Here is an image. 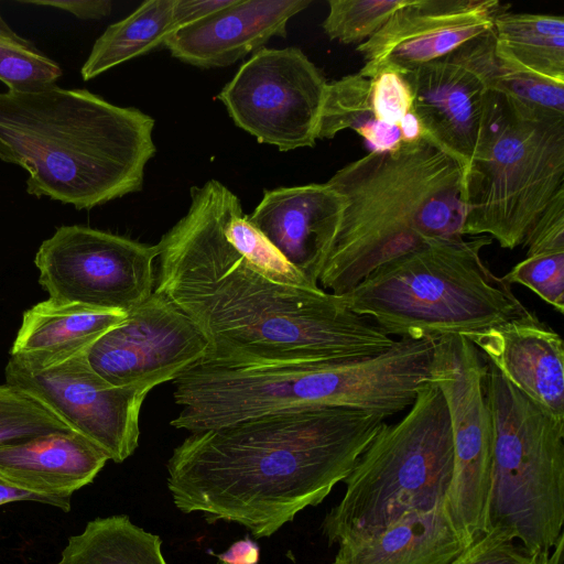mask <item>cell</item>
Wrapping results in <instances>:
<instances>
[{
	"label": "cell",
	"instance_id": "12",
	"mask_svg": "<svg viewBox=\"0 0 564 564\" xmlns=\"http://www.w3.org/2000/svg\"><path fill=\"white\" fill-rule=\"evenodd\" d=\"M327 84L300 48L262 47L217 99L237 127L284 152L315 145Z\"/></svg>",
	"mask_w": 564,
	"mask_h": 564
},
{
	"label": "cell",
	"instance_id": "38",
	"mask_svg": "<svg viewBox=\"0 0 564 564\" xmlns=\"http://www.w3.org/2000/svg\"><path fill=\"white\" fill-rule=\"evenodd\" d=\"M398 127L402 143H414L425 137L424 128L413 110L401 119Z\"/></svg>",
	"mask_w": 564,
	"mask_h": 564
},
{
	"label": "cell",
	"instance_id": "26",
	"mask_svg": "<svg viewBox=\"0 0 564 564\" xmlns=\"http://www.w3.org/2000/svg\"><path fill=\"white\" fill-rule=\"evenodd\" d=\"M377 121L370 78L356 73L327 84L317 139H332L345 129L361 135Z\"/></svg>",
	"mask_w": 564,
	"mask_h": 564
},
{
	"label": "cell",
	"instance_id": "14",
	"mask_svg": "<svg viewBox=\"0 0 564 564\" xmlns=\"http://www.w3.org/2000/svg\"><path fill=\"white\" fill-rule=\"evenodd\" d=\"M207 341L193 321L153 292L87 349L91 368L115 387H154L174 381L203 360Z\"/></svg>",
	"mask_w": 564,
	"mask_h": 564
},
{
	"label": "cell",
	"instance_id": "36",
	"mask_svg": "<svg viewBox=\"0 0 564 564\" xmlns=\"http://www.w3.org/2000/svg\"><path fill=\"white\" fill-rule=\"evenodd\" d=\"M17 501H34L57 507L67 512L70 509V498H48L15 488L0 479V506Z\"/></svg>",
	"mask_w": 564,
	"mask_h": 564
},
{
	"label": "cell",
	"instance_id": "20",
	"mask_svg": "<svg viewBox=\"0 0 564 564\" xmlns=\"http://www.w3.org/2000/svg\"><path fill=\"white\" fill-rule=\"evenodd\" d=\"M467 545L445 500L373 534L338 544L333 564H449Z\"/></svg>",
	"mask_w": 564,
	"mask_h": 564
},
{
	"label": "cell",
	"instance_id": "1",
	"mask_svg": "<svg viewBox=\"0 0 564 564\" xmlns=\"http://www.w3.org/2000/svg\"><path fill=\"white\" fill-rule=\"evenodd\" d=\"M239 198L216 180L191 188L187 213L158 243L154 291L184 312L207 341L203 360L223 366L371 356L395 341L340 296L276 283L229 242Z\"/></svg>",
	"mask_w": 564,
	"mask_h": 564
},
{
	"label": "cell",
	"instance_id": "37",
	"mask_svg": "<svg viewBox=\"0 0 564 564\" xmlns=\"http://www.w3.org/2000/svg\"><path fill=\"white\" fill-rule=\"evenodd\" d=\"M260 549L256 542L246 538L230 545V547L217 557L226 564H258Z\"/></svg>",
	"mask_w": 564,
	"mask_h": 564
},
{
	"label": "cell",
	"instance_id": "15",
	"mask_svg": "<svg viewBox=\"0 0 564 564\" xmlns=\"http://www.w3.org/2000/svg\"><path fill=\"white\" fill-rule=\"evenodd\" d=\"M509 6L497 0H408L369 40L358 44L372 78L383 68L404 74L489 33Z\"/></svg>",
	"mask_w": 564,
	"mask_h": 564
},
{
	"label": "cell",
	"instance_id": "40",
	"mask_svg": "<svg viewBox=\"0 0 564 564\" xmlns=\"http://www.w3.org/2000/svg\"><path fill=\"white\" fill-rule=\"evenodd\" d=\"M224 564H226V563H224Z\"/></svg>",
	"mask_w": 564,
	"mask_h": 564
},
{
	"label": "cell",
	"instance_id": "18",
	"mask_svg": "<svg viewBox=\"0 0 564 564\" xmlns=\"http://www.w3.org/2000/svg\"><path fill=\"white\" fill-rule=\"evenodd\" d=\"M310 0H235L212 15L177 30L165 47L175 58L203 68L228 66L285 36L289 21Z\"/></svg>",
	"mask_w": 564,
	"mask_h": 564
},
{
	"label": "cell",
	"instance_id": "16",
	"mask_svg": "<svg viewBox=\"0 0 564 564\" xmlns=\"http://www.w3.org/2000/svg\"><path fill=\"white\" fill-rule=\"evenodd\" d=\"M345 198L328 183L264 191L247 215L283 257L312 282L338 229Z\"/></svg>",
	"mask_w": 564,
	"mask_h": 564
},
{
	"label": "cell",
	"instance_id": "13",
	"mask_svg": "<svg viewBox=\"0 0 564 564\" xmlns=\"http://www.w3.org/2000/svg\"><path fill=\"white\" fill-rule=\"evenodd\" d=\"M492 30L452 53L401 74L425 137L468 169L489 126L498 93Z\"/></svg>",
	"mask_w": 564,
	"mask_h": 564
},
{
	"label": "cell",
	"instance_id": "33",
	"mask_svg": "<svg viewBox=\"0 0 564 564\" xmlns=\"http://www.w3.org/2000/svg\"><path fill=\"white\" fill-rule=\"evenodd\" d=\"M371 79V104L377 120L398 126L412 111L413 96L404 77L390 68L379 70Z\"/></svg>",
	"mask_w": 564,
	"mask_h": 564
},
{
	"label": "cell",
	"instance_id": "30",
	"mask_svg": "<svg viewBox=\"0 0 564 564\" xmlns=\"http://www.w3.org/2000/svg\"><path fill=\"white\" fill-rule=\"evenodd\" d=\"M62 74L58 64L28 40L17 42L0 37V80L9 90H39L55 85Z\"/></svg>",
	"mask_w": 564,
	"mask_h": 564
},
{
	"label": "cell",
	"instance_id": "8",
	"mask_svg": "<svg viewBox=\"0 0 564 564\" xmlns=\"http://www.w3.org/2000/svg\"><path fill=\"white\" fill-rule=\"evenodd\" d=\"M485 359L492 425L489 529L507 531L546 562L563 538L564 419L545 412Z\"/></svg>",
	"mask_w": 564,
	"mask_h": 564
},
{
	"label": "cell",
	"instance_id": "39",
	"mask_svg": "<svg viewBox=\"0 0 564 564\" xmlns=\"http://www.w3.org/2000/svg\"><path fill=\"white\" fill-rule=\"evenodd\" d=\"M0 37L17 41V42H24L26 41L22 36L18 35L2 19L0 14Z\"/></svg>",
	"mask_w": 564,
	"mask_h": 564
},
{
	"label": "cell",
	"instance_id": "21",
	"mask_svg": "<svg viewBox=\"0 0 564 564\" xmlns=\"http://www.w3.org/2000/svg\"><path fill=\"white\" fill-rule=\"evenodd\" d=\"M126 316L47 299L23 313L10 355L57 354L89 347Z\"/></svg>",
	"mask_w": 564,
	"mask_h": 564
},
{
	"label": "cell",
	"instance_id": "19",
	"mask_svg": "<svg viewBox=\"0 0 564 564\" xmlns=\"http://www.w3.org/2000/svg\"><path fill=\"white\" fill-rule=\"evenodd\" d=\"M108 456L74 431L0 444V479L48 498L67 499L94 481Z\"/></svg>",
	"mask_w": 564,
	"mask_h": 564
},
{
	"label": "cell",
	"instance_id": "27",
	"mask_svg": "<svg viewBox=\"0 0 564 564\" xmlns=\"http://www.w3.org/2000/svg\"><path fill=\"white\" fill-rule=\"evenodd\" d=\"M225 234L235 249L262 275L284 285L316 289L299 269L292 265L283 254L256 228L238 207L227 221Z\"/></svg>",
	"mask_w": 564,
	"mask_h": 564
},
{
	"label": "cell",
	"instance_id": "6",
	"mask_svg": "<svg viewBox=\"0 0 564 564\" xmlns=\"http://www.w3.org/2000/svg\"><path fill=\"white\" fill-rule=\"evenodd\" d=\"M453 465L449 413L430 379L405 415L384 422L359 456L344 480L343 498L323 521L324 535L340 544L435 508L446 500Z\"/></svg>",
	"mask_w": 564,
	"mask_h": 564
},
{
	"label": "cell",
	"instance_id": "23",
	"mask_svg": "<svg viewBox=\"0 0 564 564\" xmlns=\"http://www.w3.org/2000/svg\"><path fill=\"white\" fill-rule=\"evenodd\" d=\"M527 256L502 279L530 289L557 313H564V188L528 232Z\"/></svg>",
	"mask_w": 564,
	"mask_h": 564
},
{
	"label": "cell",
	"instance_id": "11",
	"mask_svg": "<svg viewBox=\"0 0 564 564\" xmlns=\"http://www.w3.org/2000/svg\"><path fill=\"white\" fill-rule=\"evenodd\" d=\"M158 245L82 225L61 226L34 258L48 299L128 313L153 292Z\"/></svg>",
	"mask_w": 564,
	"mask_h": 564
},
{
	"label": "cell",
	"instance_id": "29",
	"mask_svg": "<svg viewBox=\"0 0 564 564\" xmlns=\"http://www.w3.org/2000/svg\"><path fill=\"white\" fill-rule=\"evenodd\" d=\"M408 0H332L322 23L330 40L361 44L373 36Z\"/></svg>",
	"mask_w": 564,
	"mask_h": 564
},
{
	"label": "cell",
	"instance_id": "28",
	"mask_svg": "<svg viewBox=\"0 0 564 564\" xmlns=\"http://www.w3.org/2000/svg\"><path fill=\"white\" fill-rule=\"evenodd\" d=\"M56 431H73L51 408L26 391L0 384V444Z\"/></svg>",
	"mask_w": 564,
	"mask_h": 564
},
{
	"label": "cell",
	"instance_id": "31",
	"mask_svg": "<svg viewBox=\"0 0 564 564\" xmlns=\"http://www.w3.org/2000/svg\"><path fill=\"white\" fill-rule=\"evenodd\" d=\"M497 62L495 90L498 94L533 111L564 117V84L517 72Z\"/></svg>",
	"mask_w": 564,
	"mask_h": 564
},
{
	"label": "cell",
	"instance_id": "25",
	"mask_svg": "<svg viewBox=\"0 0 564 564\" xmlns=\"http://www.w3.org/2000/svg\"><path fill=\"white\" fill-rule=\"evenodd\" d=\"M159 535L133 524L128 516L96 518L68 538L56 564H166Z\"/></svg>",
	"mask_w": 564,
	"mask_h": 564
},
{
	"label": "cell",
	"instance_id": "4",
	"mask_svg": "<svg viewBox=\"0 0 564 564\" xmlns=\"http://www.w3.org/2000/svg\"><path fill=\"white\" fill-rule=\"evenodd\" d=\"M463 182L462 164L426 137L343 166L327 182L346 207L318 285L341 295L429 240L462 236Z\"/></svg>",
	"mask_w": 564,
	"mask_h": 564
},
{
	"label": "cell",
	"instance_id": "9",
	"mask_svg": "<svg viewBox=\"0 0 564 564\" xmlns=\"http://www.w3.org/2000/svg\"><path fill=\"white\" fill-rule=\"evenodd\" d=\"M487 361L462 335L435 340L432 380L451 419L454 465L448 512L470 544L489 530L492 486V425L486 395Z\"/></svg>",
	"mask_w": 564,
	"mask_h": 564
},
{
	"label": "cell",
	"instance_id": "7",
	"mask_svg": "<svg viewBox=\"0 0 564 564\" xmlns=\"http://www.w3.org/2000/svg\"><path fill=\"white\" fill-rule=\"evenodd\" d=\"M563 188L564 117L533 111L498 94L464 173L462 236H488L513 250Z\"/></svg>",
	"mask_w": 564,
	"mask_h": 564
},
{
	"label": "cell",
	"instance_id": "3",
	"mask_svg": "<svg viewBox=\"0 0 564 564\" xmlns=\"http://www.w3.org/2000/svg\"><path fill=\"white\" fill-rule=\"evenodd\" d=\"M154 119L86 89L0 93V160L24 169L26 192L90 209L142 189Z\"/></svg>",
	"mask_w": 564,
	"mask_h": 564
},
{
	"label": "cell",
	"instance_id": "35",
	"mask_svg": "<svg viewBox=\"0 0 564 564\" xmlns=\"http://www.w3.org/2000/svg\"><path fill=\"white\" fill-rule=\"evenodd\" d=\"M235 0H175L174 23L176 31L196 23L230 6Z\"/></svg>",
	"mask_w": 564,
	"mask_h": 564
},
{
	"label": "cell",
	"instance_id": "2",
	"mask_svg": "<svg viewBox=\"0 0 564 564\" xmlns=\"http://www.w3.org/2000/svg\"><path fill=\"white\" fill-rule=\"evenodd\" d=\"M386 419L308 408L193 432L167 462V487L184 513L270 536L348 477Z\"/></svg>",
	"mask_w": 564,
	"mask_h": 564
},
{
	"label": "cell",
	"instance_id": "22",
	"mask_svg": "<svg viewBox=\"0 0 564 564\" xmlns=\"http://www.w3.org/2000/svg\"><path fill=\"white\" fill-rule=\"evenodd\" d=\"M494 52L505 66L517 72L564 84V18L511 12L496 15Z\"/></svg>",
	"mask_w": 564,
	"mask_h": 564
},
{
	"label": "cell",
	"instance_id": "34",
	"mask_svg": "<svg viewBox=\"0 0 564 564\" xmlns=\"http://www.w3.org/2000/svg\"><path fill=\"white\" fill-rule=\"evenodd\" d=\"M24 4L53 7L67 11L83 20H98L107 17L112 9L109 0H25Z\"/></svg>",
	"mask_w": 564,
	"mask_h": 564
},
{
	"label": "cell",
	"instance_id": "17",
	"mask_svg": "<svg viewBox=\"0 0 564 564\" xmlns=\"http://www.w3.org/2000/svg\"><path fill=\"white\" fill-rule=\"evenodd\" d=\"M466 338L516 389L564 419V345L556 330L527 310Z\"/></svg>",
	"mask_w": 564,
	"mask_h": 564
},
{
	"label": "cell",
	"instance_id": "5",
	"mask_svg": "<svg viewBox=\"0 0 564 564\" xmlns=\"http://www.w3.org/2000/svg\"><path fill=\"white\" fill-rule=\"evenodd\" d=\"M488 236L436 238L373 270L341 295L389 336L468 337L528 308L481 257Z\"/></svg>",
	"mask_w": 564,
	"mask_h": 564
},
{
	"label": "cell",
	"instance_id": "32",
	"mask_svg": "<svg viewBox=\"0 0 564 564\" xmlns=\"http://www.w3.org/2000/svg\"><path fill=\"white\" fill-rule=\"evenodd\" d=\"M528 553L507 531L490 528L449 564H546Z\"/></svg>",
	"mask_w": 564,
	"mask_h": 564
},
{
	"label": "cell",
	"instance_id": "24",
	"mask_svg": "<svg viewBox=\"0 0 564 564\" xmlns=\"http://www.w3.org/2000/svg\"><path fill=\"white\" fill-rule=\"evenodd\" d=\"M175 0H149L109 25L96 40L80 74L90 80L110 68L165 46L176 32Z\"/></svg>",
	"mask_w": 564,
	"mask_h": 564
},
{
	"label": "cell",
	"instance_id": "10",
	"mask_svg": "<svg viewBox=\"0 0 564 564\" xmlns=\"http://www.w3.org/2000/svg\"><path fill=\"white\" fill-rule=\"evenodd\" d=\"M87 349L10 355L6 382L37 398L68 426L122 463L139 444L145 387H115L90 366Z\"/></svg>",
	"mask_w": 564,
	"mask_h": 564
}]
</instances>
